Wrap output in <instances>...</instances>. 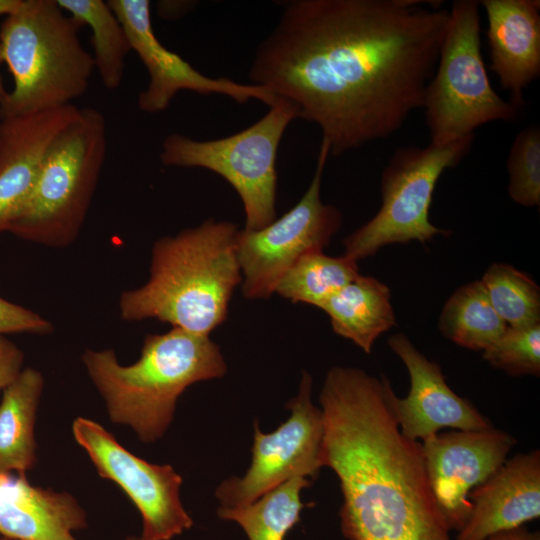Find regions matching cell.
<instances>
[{
    "mask_svg": "<svg viewBox=\"0 0 540 540\" xmlns=\"http://www.w3.org/2000/svg\"><path fill=\"white\" fill-rule=\"evenodd\" d=\"M415 0H292L256 48L252 84L294 104L340 156L398 131L424 97L449 10Z\"/></svg>",
    "mask_w": 540,
    "mask_h": 540,
    "instance_id": "1",
    "label": "cell"
},
{
    "mask_svg": "<svg viewBox=\"0 0 540 540\" xmlns=\"http://www.w3.org/2000/svg\"><path fill=\"white\" fill-rule=\"evenodd\" d=\"M385 375L332 367L319 396L324 467L342 492L349 540H452L426 473L421 443L402 434Z\"/></svg>",
    "mask_w": 540,
    "mask_h": 540,
    "instance_id": "2",
    "label": "cell"
},
{
    "mask_svg": "<svg viewBox=\"0 0 540 540\" xmlns=\"http://www.w3.org/2000/svg\"><path fill=\"white\" fill-rule=\"evenodd\" d=\"M238 232L231 222L207 220L158 239L149 280L121 294V318H155L209 336L227 318L233 292L242 283Z\"/></svg>",
    "mask_w": 540,
    "mask_h": 540,
    "instance_id": "3",
    "label": "cell"
},
{
    "mask_svg": "<svg viewBox=\"0 0 540 540\" xmlns=\"http://www.w3.org/2000/svg\"><path fill=\"white\" fill-rule=\"evenodd\" d=\"M83 363L105 400L112 422L130 426L146 443L171 424L179 396L192 384L226 374L219 346L209 336L172 328L145 337L140 358L121 365L113 350H86Z\"/></svg>",
    "mask_w": 540,
    "mask_h": 540,
    "instance_id": "4",
    "label": "cell"
},
{
    "mask_svg": "<svg viewBox=\"0 0 540 540\" xmlns=\"http://www.w3.org/2000/svg\"><path fill=\"white\" fill-rule=\"evenodd\" d=\"M81 27L56 0H23L4 18L0 55L14 86L0 117L67 106L86 93L95 66L82 46Z\"/></svg>",
    "mask_w": 540,
    "mask_h": 540,
    "instance_id": "5",
    "label": "cell"
},
{
    "mask_svg": "<svg viewBox=\"0 0 540 540\" xmlns=\"http://www.w3.org/2000/svg\"><path fill=\"white\" fill-rule=\"evenodd\" d=\"M107 151L106 121L96 108L77 118L49 149L29 196L8 231L34 243L64 247L78 236Z\"/></svg>",
    "mask_w": 540,
    "mask_h": 540,
    "instance_id": "6",
    "label": "cell"
},
{
    "mask_svg": "<svg viewBox=\"0 0 540 540\" xmlns=\"http://www.w3.org/2000/svg\"><path fill=\"white\" fill-rule=\"evenodd\" d=\"M480 4L456 0L423 109L431 142L443 145L474 135L492 121L511 122L519 108L493 89L481 52Z\"/></svg>",
    "mask_w": 540,
    "mask_h": 540,
    "instance_id": "7",
    "label": "cell"
},
{
    "mask_svg": "<svg viewBox=\"0 0 540 540\" xmlns=\"http://www.w3.org/2000/svg\"><path fill=\"white\" fill-rule=\"evenodd\" d=\"M296 118V106L283 99L258 121L227 137L195 140L172 133L162 142L160 160L165 166L204 168L224 178L243 203L244 229L258 230L276 219L278 149Z\"/></svg>",
    "mask_w": 540,
    "mask_h": 540,
    "instance_id": "8",
    "label": "cell"
},
{
    "mask_svg": "<svg viewBox=\"0 0 540 540\" xmlns=\"http://www.w3.org/2000/svg\"><path fill=\"white\" fill-rule=\"evenodd\" d=\"M473 140L471 135L443 145L397 148L382 172L380 209L343 240V255L358 262L389 244L449 235L429 219L433 193L442 173L469 153Z\"/></svg>",
    "mask_w": 540,
    "mask_h": 540,
    "instance_id": "9",
    "label": "cell"
},
{
    "mask_svg": "<svg viewBox=\"0 0 540 540\" xmlns=\"http://www.w3.org/2000/svg\"><path fill=\"white\" fill-rule=\"evenodd\" d=\"M329 155V144L322 140L312 181L290 210L261 229L239 230L237 258L244 297H270L301 257L323 251L340 229L341 212L321 200L322 174Z\"/></svg>",
    "mask_w": 540,
    "mask_h": 540,
    "instance_id": "10",
    "label": "cell"
},
{
    "mask_svg": "<svg viewBox=\"0 0 540 540\" xmlns=\"http://www.w3.org/2000/svg\"><path fill=\"white\" fill-rule=\"evenodd\" d=\"M312 377L303 372L299 392L286 405L289 418L263 433L254 423L252 459L245 474L222 481L215 490L221 507H238L295 478L315 479L324 467V418L311 399Z\"/></svg>",
    "mask_w": 540,
    "mask_h": 540,
    "instance_id": "11",
    "label": "cell"
},
{
    "mask_svg": "<svg viewBox=\"0 0 540 540\" xmlns=\"http://www.w3.org/2000/svg\"><path fill=\"white\" fill-rule=\"evenodd\" d=\"M72 432L98 474L116 483L139 510L143 540H170L191 528L192 518L180 500L182 477L170 465L137 457L93 420L76 418Z\"/></svg>",
    "mask_w": 540,
    "mask_h": 540,
    "instance_id": "12",
    "label": "cell"
},
{
    "mask_svg": "<svg viewBox=\"0 0 540 540\" xmlns=\"http://www.w3.org/2000/svg\"><path fill=\"white\" fill-rule=\"evenodd\" d=\"M107 3L123 25L130 49L138 55L148 72L149 82L137 100L142 112L164 111L182 90L203 95L221 94L238 103L257 99L269 107L283 100L263 86L206 76L179 54L167 49L154 33L150 1L109 0Z\"/></svg>",
    "mask_w": 540,
    "mask_h": 540,
    "instance_id": "13",
    "label": "cell"
},
{
    "mask_svg": "<svg viewBox=\"0 0 540 540\" xmlns=\"http://www.w3.org/2000/svg\"><path fill=\"white\" fill-rule=\"evenodd\" d=\"M515 444L511 434L494 427L438 432L422 441L429 483L451 531L468 519L469 493L508 459Z\"/></svg>",
    "mask_w": 540,
    "mask_h": 540,
    "instance_id": "14",
    "label": "cell"
},
{
    "mask_svg": "<svg viewBox=\"0 0 540 540\" xmlns=\"http://www.w3.org/2000/svg\"><path fill=\"white\" fill-rule=\"evenodd\" d=\"M388 345L405 365L410 389L406 397L391 394V407L404 436L425 440L443 428L482 430L493 427L469 400L446 383L442 369L423 355L404 333L389 337Z\"/></svg>",
    "mask_w": 540,
    "mask_h": 540,
    "instance_id": "15",
    "label": "cell"
},
{
    "mask_svg": "<svg viewBox=\"0 0 540 540\" xmlns=\"http://www.w3.org/2000/svg\"><path fill=\"white\" fill-rule=\"evenodd\" d=\"M79 112L70 104L0 117V234L29 196L52 144Z\"/></svg>",
    "mask_w": 540,
    "mask_h": 540,
    "instance_id": "16",
    "label": "cell"
},
{
    "mask_svg": "<svg viewBox=\"0 0 540 540\" xmlns=\"http://www.w3.org/2000/svg\"><path fill=\"white\" fill-rule=\"evenodd\" d=\"M471 511L457 540H486L540 516V451L507 459L469 493Z\"/></svg>",
    "mask_w": 540,
    "mask_h": 540,
    "instance_id": "17",
    "label": "cell"
},
{
    "mask_svg": "<svg viewBox=\"0 0 540 540\" xmlns=\"http://www.w3.org/2000/svg\"><path fill=\"white\" fill-rule=\"evenodd\" d=\"M491 70L517 108L540 75V5L537 0H483Z\"/></svg>",
    "mask_w": 540,
    "mask_h": 540,
    "instance_id": "18",
    "label": "cell"
},
{
    "mask_svg": "<svg viewBox=\"0 0 540 540\" xmlns=\"http://www.w3.org/2000/svg\"><path fill=\"white\" fill-rule=\"evenodd\" d=\"M86 514L66 492L34 486L26 475H0V535L10 540H76Z\"/></svg>",
    "mask_w": 540,
    "mask_h": 540,
    "instance_id": "19",
    "label": "cell"
},
{
    "mask_svg": "<svg viewBox=\"0 0 540 540\" xmlns=\"http://www.w3.org/2000/svg\"><path fill=\"white\" fill-rule=\"evenodd\" d=\"M333 331L369 354L377 338L396 325L391 292L372 276L358 275L320 308Z\"/></svg>",
    "mask_w": 540,
    "mask_h": 540,
    "instance_id": "20",
    "label": "cell"
},
{
    "mask_svg": "<svg viewBox=\"0 0 540 540\" xmlns=\"http://www.w3.org/2000/svg\"><path fill=\"white\" fill-rule=\"evenodd\" d=\"M44 387L42 374L26 368L3 390L0 402V475H26L36 462L34 426Z\"/></svg>",
    "mask_w": 540,
    "mask_h": 540,
    "instance_id": "21",
    "label": "cell"
},
{
    "mask_svg": "<svg viewBox=\"0 0 540 540\" xmlns=\"http://www.w3.org/2000/svg\"><path fill=\"white\" fill-rule=\"evenodd\" d=\"M443 336L457 345L484 351L507 329L491 305L480 280L460 286L447 299L439 316Z\"/></svg>",
    "mask_w": 540,
    "mask_h": 540,
    "instance_id": "22",
    "label": "cell"
},
{
    "mask_svg": "<svg viewBox=\"0 0 540 540\" xmlns=\"http://www.w3.org/2000/svg\"><path fill=\"white\" fill-rule=\"evenodd\" d=\"M309 486L308 478L295 477L252 503L238 507L220 506L217 513L223 520L238 523L249 540H284L307 506L301 500V492Z\"/></svg>",
    "mask_w": 540,
    "mask_h": 540,
    "instance_id": "23",
    "label": "cell"
},
{
    "mask_svg": "<svg viewBox=\"0 0 540 540\" xmlns=\"http://www.w3.org/2000/svg\"><path fill=\"white\" fill-rule=\"evenodd\" d=\"M56 1L68 15L90 28L95 69L107 89H117L124 78L126 57L131 49L124 27L107 1Z\"/></svg>",
    "mask_w": 540,
    "mask_h": 540,
    "instance_id": "24",
    "label": "cell"
},
{
    "mask_svg": "<svg viewBox=\"0 0 540 540\" xmlns=\"http://www.w3.org/2000/svg\"><path fill=\"white\" fill-rule=\"evenodd\" d=\"M359 275L356 261L342 255L328 256L323 251L301 257L281 278L275 292L293 303L318 308Z\"/></svg>",
    "mask_w": 540,
    "mask_h": 540,
    "instance_id": "25",
    "label": "cell"
},
{
    "mask_svg": "<svg viewBox=\"0 0 540 540\" xmlns=\"http://www.w3.org/2000/svg\"><path fill=\"white\" fill-rule=\"evenodd\" d=\"M494 310L510 327L540 323V288L512 265L493 263L481 278Z\"/></svg>",
    "mask_w": 540,
    "mask_h": 540,
    "instance_id": "26",
    "label": "cell"
},
{
    "mask_svg": "<svg viewBox=\"0 0 540 540\" xmlns=\"http://www.w3.org/2000/svg\"><path fill=\"white\" fill-rule=\"evenodd\" d=\"M508 193L517 204H540V130L531 125L515 136L507 159Z\"/></svg>",
    "mask_w": 540,
    "mask_h": 540,
    "instance_id": "27",
    "label": "cell"
},
{
    "mask_svg": "<svg viewBox=\"0 0 540 540\" xmlns=\"http://www.w3.org/2000/svg\"><path fill=\"white\" fill-rule=\"evenodd\" d=\"M483 359L493 368L511 376L540 375V323L524 327L508 326L483 351Z\"/></svg>",
    "mask_w": 540,
    "mask_h": 540,
    "instance_id": "28",
    "label": "cell"
},
{
    "mask_svg": "<svg viewBox=\"0 0 540 540\" xmlns=\"http://www.w3.org/2000/svg\"><path fill=\"white\" fill-rule=\"evenodd\" d=\"M53 325L39 314L0 296V336L11 333L49 334Z\"/></svg>",
    "mask_w": 540,
    "mask_h": 540,
    "instance_id": "29",
    "label": "cell"
},
{
    "mask_svg": "<svg viewBox=\"0 0 540 540\" xmlns=\"http://www.w3.org/2000/svg\"><path fill=\"white\" fill-rule=\"evenodd\" d=\"M24 354L5 336H0V391L7 388L21 373Z\"/></svg>",
    "mask_w": 540,
    "mask_h": 540,
    "instance_id": "30",
    "label": "cell"
},
{
    "mask_svg": "<svg viewBox=\"0 0 540 540\" xmlns=\"http://www.w3.org/2000/svg\"><path fill=\"white\" fill-rule=\"evenodd\" d=\"M486 540H540V534L538 531H529L522 526L516 529L496 533Z\"/></svg>",
    "mask_w": 540,
    "mask_h": 540,
    "instance_id": "31",
    "label": "cell"
},
{
    "mask_svg": "<svg viewBox=\"0 0 540 540\" xmlns=\"http://www.w3.org/2000/svg\"><path fill=\"white\" fill-rule=\"evenodd\" d=\"M23 0H0V16H8L19 9Z\"/></svg>",
    "mask_w": 540,
    "mask_h": 540,
    "instance_id": "32",
    "label": "cell"
},
{
    "mask_svg": "<svg viewBox=\"0 0 540 540\" xmlns=\"http://www.w3.org/2000/svg\"><path fill=\"white\" fill-rule=\"evenodd\" d=\"M1 63H2V60H1V55H0V64ZM7 93H8V91L5 89V86H4V83H3V80H2V76H1V73H0V105L2 104L4 99L6 98Z\"/></svg>",
    "mask_w": 540,
    "mask_h": 540,
    "instance_id": "33",
    "label": "cell"
},
{
    "mask_svg": "<svg viewBox=\"0 0 540 540\" xmlns=\"http://www.w3.org/2000/svg\"><path fill=\"white\" fill-rule=\"evenodd\" d=\"M127 540H143L141 537H128Z\"/></svg>",
    "mask_w": 540,
    "mask_h": 540,
    "instance_id": "34",
    "label": "cell"
},
{
    "mask_svg": "<svg viewBox=\"0 0 540 540\" xmlns=\"http://www.w3.org/2000/svg\"><path fill=\"white\" fill-rule=\"evenodd\" d=\"M0 540H4V538H3V537H0Z\"/></svg>",
    "mask_w": 540,
    "mask_h": 540,
    "instance_id": "35",
    "label": "cell"
},
{
    "mask_svg": "<svg viewBox=\"0 0 540 540\" xmlns=\"http://www.w3.org/2000/svg\"><path fill=\"white\" fill-rule=\"evenodd\" d=\"M3 538H4V537H3ZM4 540H10V539L4 538Z\"/></svg>",
    "mask_w": 540,
    "mask_h": 540,
    "instance_id": "36",
    "label": "cell"
}]
</instances>
